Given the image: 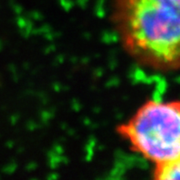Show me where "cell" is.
Here are the masks:
<instances>
[{
    "label": "cell",
    "mask_w": 180,
    "mask_h": 180,
    "mask_svg": "<svg viewBox=\"0 0 180 180\" xmlns=\"http://www.w3.org/2000/svg\"><path fill=\"white\" fill-rule=\"evenodd\" d=\"M113 21L136 62L159 71L180 68V0H114Z\"/></svg>",
    "instance_id": "1"
},
{
    "label": "cell",
    "mask_w": 180,
    "mask_h": 180,
    "mask_svg": "<svg viewBox=\"0 0 180 180\" xmlns=\"http://www.w3.org/2000/svg\"><path fill=\"white\" fill-rule=\"evenodd\" d=\"M117 132L154 165L180 159V101L149 100Z\"/></svg>",
    "instance_id": "2"
},
{
    "label": "cell",
    "mask_w": 180,
    "mask_h": 180,
    "mask_svg": "<svg viewBox=\"0 0 180 180\" xmlns=\"http://www.w3.org/2000/svg\"><path fill=\"white\" fill-rule=\"evenodd\" d=\"M153 177L158 180L180 179V159L154 165Z\"/></svg>",
    "instance_id": "3"
}]
</instances>
